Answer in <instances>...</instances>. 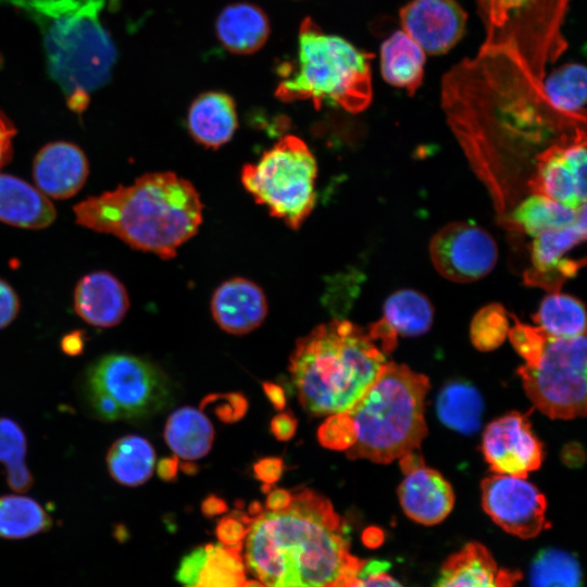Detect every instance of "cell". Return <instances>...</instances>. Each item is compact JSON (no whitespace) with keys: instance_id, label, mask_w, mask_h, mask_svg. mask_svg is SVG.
I'll return each mask as SVG.
<instances>
[{"instance_id":"ee69618b","label":"cell","mask_w":587,"mask_h":587,"mask_svg":"<svg viewBox=\"0 0 587 587\" xmlns=\"http://www.w3.org/2000/svg\"><path fill=\"white\" fill-rule=\"evenodd\" d=\"M248 519L249 516H242V520H240L230 515L224 517L216 528L221 544L227 547H242L247 534Z\"/></svg>"},{"instance_id":"8fae6325","label":"cell","mask_w":587,"mask_h":587,"mask_svg":"<svg viewBox=\"0 0 587 587\" xmlns=\"http://www.w3.org/2000/svg\"><path fill=\"white\" fill-rule=\"evenodd\" d=\"M523 387L536 409L550 419L586 415V337L549 336L538 357L517 369Z\"/></svg>"},{"instance_id":"6da1fadb","label":"cell","mask_w":587,"mask_h":587,"mask_svg":"<svg viewBox=\"0 0 587 587\" xmlns=\"http://www.w3.org/2000/svg\"><path fill=\"white\" fill-rule=\"evenodd\" d=\"M441 108L502 227L529 195L539 155L586 136L585 118L555 109L522 61L495 47L480 46L447 72Z\"/></svg>"},{"instance_id":"681fc988","label":"cell","mask_w":587,"mask_h":587,"mask_svg":"<svg viewBox=\"0 0 587 587\" xmlns=\"http://www.w3.org/2000/svg\"><path fill=\"white\" fill-rule=\"evenodd\" d=\"M62 351L70 355L76 357L84 351L85 337L82 330H73L64 335L60 342Z\"/></svg>"},{"instance_id":"cb8c5ba5","label":"cell","mask_w":587,"mask_h":587,"mask_svg":"<svg viewBox=\"0 0 587 587\" xmlns=\"http://www.w3.org/2000/svg\"><path fill=\"white\" fill-rule=\"evenodd\" d=\"M191 137L207 148H220L238 126L236 103L223 91H205L193 99L187 115Z\"/></svg>"},{"instance_id":"e0dca14e","label":"cell","mask_w":587,"mask_h":587,"mask_svg":"<svg viewBox=\"0 0 587 587\" xmlns=\"http://www.w3.org/2000/svg\"><path fill=\"white\" fill-rule=\"evenodd\" d=\"M400 469L403 479L397 492L404 513L423 525L442 522L454 505L450 483L413 452L400 458Z\"/></svg>"},{"instance_id":"1f68e13d","label":"cell","mask_w":587,"mask_h":587,"mask_svg":"<svg viewBox=\"0 0 587 587\" xmlns=\"http://www.w3.org/2000/svg\"><path fill=\"white\" fill-rule=\"evenodd\" d=\"M536 326L554 338L585 335L586 315L583 302L566 294L549 292L533 315Z\"/></svg>"},{"instance_id":"4316f807","label":"cell","mask_w":587,"mask_h":587,"mask_svg":"<svg viewBox=\"0 0 587 587\" xmlns=\"http://www.w3.org/2000/svg\"><path fill=\"white\" fill-rule=\"evenodd\" d=\"M164 439L176 457L195 461L211 450L214 429L202 410L183 407L168 416L164 427Z\"/></svg>"},{"instance_id":"f6af8a7d","label":"cell","mask_w":587,"mask_h":587,"mask_svg":"<svg viewBox=\"0 0 587 587\" xmlns=\"http://www.w3.org/2000/svg\"><path fill=\"white\" fill-rule=\"evenodd\" d=\"M21 302L10 283L0 277V330L8 327L18 315Z\"/></svg>"},{"instance_id":"60d3db41","label":"cell","mask_w":587,"mask_h":587,"mask_svg":"<svg viewBox=\"0 0 587 587\" xmlns=\"http://www.w3.org/2000/svg\"><path fill=\"white\" fill-rule=\"evenodd\" d=\"M200 408L201 410L212 409L221 421L233 423L245 415L248 409V402L238 392L212 394L202 400Z\"/></svg>"},{"instance_id":"8d00e7d4","label":"cell","mask_w":587,"mask_h":587,"mask_svg":"<svg viewBox=\"0 0 587 587\" xmlns=\"http://www.w3.org/2000/svg\"><path fill=\"white\" fill-rule=\"evenodd\" d=\"M26 436L21 426L9 417H0V462L5 464L7 483L17 492L28 491L34 478L25 464Z\"/></svg>"},{"instance_id":"4dcf8cb0","label":"cell","mask_w":587,"mask_h":587,"mask_svg":"<svg viewBox=\"0 0 587 587\" xmlns=\"http://www.w3.org/2000/svg\"><path fill=\"white\" fill-rule=\"evenodd\" d=\"M439 420L449 428L461 434H472L480 425L484 402L478 390L465 382L446 384L436 401Z\"/></svg>"},{"instance_id":"836d02e7","label":"cell","mask_w":587,"mask_h":587,"mask_svg":"<svg viewBox=\"0 0 587 587\" xmlns=\"http://www.w3.org/2000/svg\"><path fill=\"white\" fill-rule=\"evenodd\" d=\"M52 519L39 502L17 495L0 497V537L23 539L46 532Z\"/></svg>"},{"instance_id":"ab89813d","label":"cell","mask_w":587,"mask_h":587,"mask_svg":"<svg viewBox=\"0 0 587 587\" xmlns=\"http://www.w3.org/2000/svg\"><path fill=\"white\" fill-rule=\"evenodd\" d=\"M322 446L333 450H347L354 440L351 420L346 412L328 415L317 430Z\"/></svg>"},{"instance_id":"277c9868","label":"cell","mask_w":587,"mask_h":587,"mask_svg":"<svg viewBox=\"0 0 587 587\" xmlns=\"http://www.w3.org/2000/svg\"><path fill=\"white\" fill-rule=\"evenodd\" d=\"M386 362L367 329L336 317L297 340L289 372L303 410L324 416L348 411Z\"/></svg>"},{"instance_id":"9c48e42d","label":"cell","mask_w":587,"mask_h":587,"mask_svg":"<svg viewBox=\"0 0 587 587\" xmlns=\"http://www.w3.org/2000/svg\"><path fill=\"white\" fill-rule=\"evenodd\" d=\"M317 164L307 143L287 135L255 163L246 164L241 183L253 199L292 229L301 226L315 201Z\"/></svg>"},{"instance_id":"7bdbcfd3","label":"cell","mask_w":587,"mask_h":587,"mask_svg":"<svg viewBox=\"0 0 587 587\" xmlns=\"http://www.w3.org/2000/svg\"><path fill=\"white\" fill-rule=\"evenodd\" d=\"M207 559V545L190 551L178 565L176 578L183 587H193Z\"/></svg>"},{"instance_id":"d4e9b609","label":"cell","mask_w":587,"mask_h":587,"mask_svg":"<svg viewBox=\"0 0 587 587\" xmlns=\"http://www.w3.org/2000/svg\"><path fill=\"white\" fill-rule=\"evenodd\" d=\"M271 25L265 12L250 2L226 5L215 22L216 37L232 53L251 54L266 42Z\"/></svg>"},{"instance_id":"ffe728a7","label":"cell","mask_w":587,"mask_h":587,"mask_svg":"<svg viewBox=\"0 0 587 587\" xmlns=\"http://www.w3.org/2000/svg\"><path fill=\"white\" fill-rule=\"evenodd\" d=\"M129 304L126 287L109 271L89 272L78 279L74 288L75 313L96 327H113L120 324Z\"/></svg>"},{"instance_id":"f35d334b","label":"cell","mask_w":587,"mask_h":587,"mask_svg":"<svg viewBox=\"0 0 587 587\" xmlns=\"http://www.w3.org/2000/svg\"><path fill=\"white\" fill-rule=\"evenodd\" d=\"M511 316L514 324L509 328L508 337L524 364L529 365L540 355L549 335L538 326L524 324L516 316Z\"/></svg>"},{"instance_id":"9a60e30c","label":"cell","mask_w":587,"mask_h":587,"mask_svg":"<svg viewBox=\"0 0 587 587\" xmlns=\"http://www.w3.org/2000/svg\"><path fill=\"white\" fill-rule=\"evenodd\" d=\"M586 136L554 145L539 155L529 193L578 210L586 205Z\"/></svg>"},{"instance_id":"52a82bcc","label":"cell","mask_w":587,"mask_h":587,"mask_svg":"<svg viewBox=\"0 0 587 587\" xmlns=\"http://www.w3.org/2000/svg\"><path fill=\"white\" fill-rule=\"evenodd\" d=\"M373 58L346 39L323 33L307 17L299 28L297 60L277 68L275 96L285 102L311 100L316 109L326 103L359 113L372 101Z\"/></svg>"},{"instance_id":"603a6c76","label":"cell","mask_w":587,"mask_h":587,"mask_svg":"<svg viewBox=\"0 0 587 587\" xmlns=\"http://www.w3.org/2000/svg\"><path fill=\"white\" fill-rule=\"evenodd\" d=\"M57 211L43 192L15 175L0 172V222L25 229L49 227Z\"/></svg>"},{"instance_id":"5bb4252c","label":"cell","mask_w":587,"mask_h":587,"mask_svg":"<svg viewBox=\"0 0 587 587\" xmlns=\"http://www.w3.org/2000/svg\"><path fill=\"white\" fill-rule=\"evenodd\" d=\"M482 450L496 474L526 478L540 467L542 442L532 430L527 414L513 411L490 422L483 434Z\"/></svg>"},{"instance_id":"30bf717a","label":"cell","mask_w":587,"mask_h":587,"mask_svg":"<svg viewBox=\"0 0 587 587\" xmlns=\"http://www.w3.org/2000/svg\"><path fill=\"white\" fill-rule=\"evenodd\" d=\"M170 394L168 379L158 366L128 353L97 359L83 380L87 407L104 422L150 415L167 402Z\"/></svg>"},{"instance_id":"3957f363","label":"cell","mask_w":587,"mask_h":587,"mask_svg":"<svg viewBox=\"0 0 587 587\" xmlns=\"http://www.w3.org/2000/svg\"><path fill=\"white\" fill-rule=\"evenodd\" d=\"M202 208L191 183L172 172H153L130 185L87 197L73 212L82 227L166 260L196 235Z\"/></svg>"},{"instance_id":"f1b7e54d","label":"cell","mask_w":587,"mask_h":587,"mask_svg":"<svg viewBox=\"0 0 587 587\" xmlns=\"http://www.w3.org/2000/svg\"><path fill=\"white\" fill-rule=\"evenodd\" d=\"M578 210L542 195L529 193L514 207L504 228L535 237L544 232L571 225L576 220Z\"/></svg>"},{"instance_id":"816d5d0a","label":"cell","mask_w":587,"mask_h":587,"mask_svg":"<svg viewBox=\"0 0 587 587\" xmlns=\"http://www.w3.org/2000/svg\"><path fill=\"white\" fill-rule=\"evenodd\" d=\"M292 494L286 489L272 490L265 501L267 510H280L286 508L292 500Z\"/></svg>"},{"instance_id":"d6a6232c","label":"cell","mask_w":587,"mask_h":587,"mask_svg":"<svg viewBox=\"0 0 587 587\" xmlns=\"http://www.w3.org/2000/svg\"><path fill=\"white\" fill-rule=\"evenodd\" d=\"M586 67L579 63H566L545 76L542 91L559 111L586 120Z\"/></svg>"},{"instance_id":"5b68a950","label":"cell","mask_w":587,"mask_h":587,"mask_svg":"<svg viewBox=\"0 0 587 587\" xmlns=\"http://www.w3.org/2000/svg\"><path fill=\"white\" fill-rule=\"evenodd\" d=\"M28 11L43 32L51 77L79 113L89 92L103 86L116 60L114 43L100 22L104 0H10Z\"/></svg>"},{"instance_id":"11a10c76","label":"cell","mask_w":587,"mask_h":587,"mask_svg":"<svg viewBox=\"0 0 587 587\" xmlns=\"http://www.w3.org/2000/svg\"><path fill=\"white\" fill-rule=\"evenodd\" d=\"M227 510V505L221 498L216 496H210L207 499H204L202 503V511L205 515H216L225 512Z\"/></svg>"},{"instance_id":"2e32d148","label":"cell","mask_w":587,"mask_h":587,"mask_svg":"<svg viewBox=\"0 0 587 587\" xmlns=\"http://www.w3.org/2000/svg\"><path fill=\"white\" fill-rule=\"evenodd\" d=\"M586 234V205H584L571 225L535 236L530 245L532 267L524 273L525 285L539 287L548 292L560 291L562 285L576 276L585 265V259H569L565 254L584 242Z\"/></svg>"},{"instance_id":"7402d4cb","label":"cell","mask_w":587,"mask_h":587,"mask_svg":"<svg viewBox=\"0 0 587 587\" xmlns=\"http://www.w3.org/2000/svg\"><path fill=\"white\" fill-rule=\"evenodd\" d=\"M519 571L500 567L485 546L473 541L442 564L435 587H516Z\"/></svg>"},{"instance_id":"74e56055","label":"cell","mask_w":587,"mask_h":587,"mask_svg":"<svg viewBox=\"0 0 587 587\" xmlns=\"http://www.w3.org/2000/svg\"><path fill=\"white\" fill-rule=\"evenodd\" d=\"M510 328L509 313L500 303H489L480 308L472 319L470 338L480 351H491L500 347Z\"/></svg>"},{"instance_id":"f907efd6","label":"cell","mask_w":587,"mask_h":587,"mask_svg":"<svg viewBox=\"0 0 587 587\" xmlns=\"http://www.w3.org/2000/svg\"><path fill=\"white\" fill-rule=\"evenodd\" d=\"M262 387L272 405L276 410H283L286 405V397L283 387L271 382H264Z\"/></svg>"},{"instance_id":"e575fe53","label":"cell","mask_w":587,"mask_h":587,"mask_svg":"<svg viewBox=\"0 0 587 587\" xmlns=\"http://www.w3.org/2000/svg\"><path fill=\"white\" fill-rule=\"evenodd\" d=\"M241 549L221 542L207 545V559L193 587H243L247 579Z\"/></svg>"},{"instance_id":"d6986e66","label":"cell","mask_w":587,"mask_h":587,"mask_svg":"<svg viewBox=\"0 0 587 587\" xmlns=\"http://www.w3.org/2000/svg\"><path fill=\"white\" fill-rule=\"evenodd\" d=\"M32 174L35 186L48 198L64 200L77 195L85 186L89 162L78 145L50 141L35 154Z\"/></svg>"},{"instance_id":"7c38bea8","label":"cell","mask_w":587,"mask_h":587,"mask_svg":"<svg viewBox=\"0 0 587 587\" xmlns=\"http://www.w3.org/2000/svg\"><path fill=\"white\" fill-rule=\"evenodd\" d=\"M429 257L442 277L465 284L492 271L498 260V247L486 229L471 222L455 221L433 236Z\"/></svg>"},{"instance_id":"c3c4849f","label":"cell","mask_w":587,"mask_h":587,"mask_svg":"<svg viewBox=\"0 0 587 587\" xmlns=\"http://www.w3.org/2000/svg\"><path fill=\"white\" fill-rule=\"evenodd\" d=\"M297 425V419L290 412H282L272 419L270 428L278 440L286 441L294 437Z\"/></svg>"},{"instance_id":"7a4b0ae2","label":"cell","mask_w":587,"mask_h":587,"mask_svg":"<svg viewBox=\"0 0 587 587\" xmlns=\"http://www.w3.org/2000/svg\"><path fill=\"white\" fill-rule=\"evenodd\" d=\"M242 546L246 569L265 587H346L365 562L350 552L332 502L312 489L249 517Z\"/></svg>"},{"instance_id":"d590c367","label":"cell","mask_w":587,"mask_h":587,"mask_svg":"<svg viewBox=\"0 0 587 587\" xmlns=\"http://www.w3.org/2000/svg\"><path fill=\"white\" fill-rule=\"evenodd\" d=\"M530 587H582V570L576 558L561 549H542L529 570Z\"/></svg>"},{"instance_id":"484cf974","label":"cell","mask_w":587,"mask_h":587,"mask_svg":"<svg viewBox=\"0 0 587 587\" xmlns=\"http://www.w3.org/2000/svg\"><path fill=\"white\" fill-rule=\"evenodd\" d=\"M424 65L425 52L403 30L392 33L383 41L380 72L389 85L413 96L423 82Z\"/></svg>"},{"instance_id":"bcb514c9","label":"cell","mask_w":587,"mask_h":587,"mask_svg":"<svg viewBox=\"0 0 587 587\" xmlns=\"http://www.w3.org/2000/svg\"><path fill=\"white\" fill-rule=\"evenodd\" d=\"M16 133L14 123L0 111V170L12 160Z\"/></svg>"},{"instance_id":"44dd1931","label":"cell","mask_w":587,"mask_h":587,"mask_svg":"<svg viewBox=\"0 0 587 587\" xmlns=\"http://www.w3.org/2000/svg\"><path fill=\"white\" fill-rule=\"evenodd\" d=\"M211 312L216 324L233 335H243L259 327L267 314L266 297L255 283L235 277L214 291Z\"/></svg>"},{"instance_id":"f5cc1de1","label":"cell","mask_w":587,"mask_h":587,"mask_svg":"<svg viewBox=\"0 0 587 587\" xmlns=\"http://www.w3.org/2000/svg\"><path fill=\"white\" fill-rule=\"evenodd\" d=\"M178 457L173 455L171 458H163L157 465V472L161 479L173 480L178 473Z\"/></svg>"},{"instance_id":"83f0119b","label":"cell","mask_w":587,"mask_h":587,"mask_svg":"<svg viewBox=\"0 0 587 587\" xmlns=\"http://www.w3.org/2000/svg\"><path fill=\"white\" fill-rule=\"evenodd\" d=\"M105 461L109 474L115 482L137 487L151 477L155 466V451L146 438L126 435L111 445Z\"/></svg>"},{"instance_id":"f546056e","label":"cell","mask_w":587,"mask_h":587,"mask_svg":"<svg viewBox=\"0 0 587 587\" xmlns=\"http://www.w3.org/2000/svg\"><path fill=\"white\" fill-rule=\"evenodd\" d=\"M384 324L397 336L414 337L429 330L434 308L429 299L415 289L392 292L383 307Z\"/></svg>"},{"instance_id":"ba28073f","label":"cell","mask_w":587,"mask_h":587,"mask_svg":"<svg viewBox=\"0 0 587 587\" xmlns=\"http://www.w3.org/2000/svg\"><path fill=\"white\" fill-rule=\"evenodd\" d=\"M486 37L483 46L504 49L540 83L546 67L567 48L562 27L571 0H476Z\"/></svg>"},{"instance_id":"b9f144b4","label":"cell","mask_w":587,"mask_h":587,"mask_svg":"<svg viewBox=\"0 0 587 587\" xmlns=\"http://www.w3.org/2000/svg\"><path fill=\"white\" fill-rule=\"evenodd\" d=\"M387 567L386 562L365 561L346 587H403L387 572Z\"/></svg>"},{"instance_id":"db71d44e","label":"cell","mask_w":587,"mask_h":587,"mask_svg":"<svg viewBox=\"0 0 587 587\" xmlns=\"http://www.w3.org/2000/svg\"><path fill=\"white\" fill-rule=\"evenodd\" d=\"M562 460L569 466H579L584 461V453L580 445L570 444L562 451Z\"/></svg>"},{"instance_id":"ac0fdd59","label":"cell","mask_w":587,"mask_h":587,"mask_svg":"<svg viewBox=\"0 0 587 587\" xmlns=\"http://www.w3.org/2000/svg\"><path fill=\"white\" fill-rule=\"evenodd\" d=\"M402 30L425 53L444 54L462 38L467 15L453 0H411L399 12Z\"/></svg>"},{"instance_id":"4fadbf2b","label":"cell","mask_w":587,"mask_h":587,"mask_svg":"<svg viewBox=\"0 0 587 587\" xmlns=\"http://www.w3.org/2000/svg\"><path fill=\"white\" fill-rule=\"evenodd\" d=\"M480 489L483 509L507 533L529 539L549 526L546 497L525 478L495 474Z\"/></svg>"},{"instance_id":"8992f818","label":"cell","mask_w":587,"mask_h":587,"mask_svg":"<svg viewBox=\"0 0 587 587\" xmlns=\"http://www.w3.org/2000/svg\"><path fill=\"white\" fill-rule=\"evenodd\" d=\"M428 389L425 375L405 364L386 362L346 411L354 435L347 457L386 464L419 449L427 434L424 404Z\"/></svg>"},{"instance_id":"7dc6e473","label":"cell","mask_w":587,"mask_h":587,"mask_svg":"<svg viewBox=\"0 0 587 587\" xmlns=\"http://www.w3.org/2000/svg\"><path fill=\"white\" fill-rule=\"evenodd\" d=\"M283 470L284 462L278 457L264 458L253 464L255 477L267 486L273 485L280 478Z\"/></svg>"}]
</instances>
